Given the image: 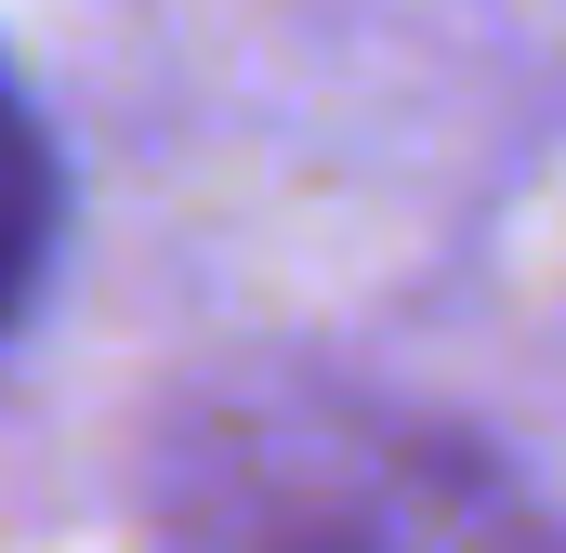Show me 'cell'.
Instances as JSON below:
<instances>
[{
	"mask_svg": "<svg viewBox=\"0 0 566 553\" xmlns=\"http://www.w3.org/2000/svg\"><path fill=\"white\" fill-rule=\"evenodd\" d=\"M158 553H554V528L448 421L343 383H277L171 435Z\"/></svg>",
	"mask_w": 566,
	"mask_h": 553,
	"instance_id": "6da1fadb",
	"label": "cell"
},
{
	"mask_svg": "<svg viewBox=\"0 0 566 553\" xmlns=\"http://www.w3.org/2000/svg\"><path fill=\"white\" fill-rule=\"evenodd\" d=\"M40 264H53V145H40V119H27L13 66H0V330L27 316Z\"/></svg>",
	"mask_w": 566,
	"mask_h": 553,
	"instance_id": "7a4b0ae2",
	"label": "cell"
}]
</instances>
